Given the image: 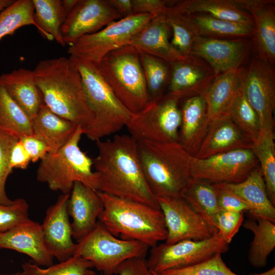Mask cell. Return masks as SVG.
I'll use <instances>...</instances> for the list:
<instances>
[{
    "mask_svg": "<svg viewBox=\"0 0 275 275\" xmlns=\"http://www.w3.org/2000/svg\"><path fill=\"white\" fill-rule=\"evenodd\" d=\"M169 5L183 14H203L215 18L242 23L253 24L250 14L235 0H181Z\"/></svg>",
    "mask_w": 275,
    "mask_h": 275,
    "instance_id": "29",
    "label": "cell"
},
{
    "mask_svg": "<svg viewBox=\"0 0 275 275\" xmlns=\"http://www.w3.org/2000/svg\"><path fill=\"white\" fill-rule=\"evenodd\" d=\"M181 14L197 36L222 39L249 38L253 36V24L203 14Z\"/></svg>",
    "mask_w": 275,
    "mask_h": 275,
    "instance_id": "30",
    "label": "cell"
},
{
    "mask_svg": "<svg viewBox=\"0 0 275 275\" xmlns=\"http://www.w3.org/2000/svg\"><path fill=\"white\" fill-rule=\"evenodd\" d=\"M122 18L133 14L132 0H108Z\"/></svg>",
    "mask_w": 275,
    "mask_h": 275,
    "instance_id": "50",
    "label": "cell"
},
{
    "mask_svg": "<svg viewBox=\"0 0 275 275\" xmlns=\"http://www.w3.org/2000/svg\"><path fill=\"white\" fill-rule=\"evenodd\" d=\"M178 98L164 95L136 114H132L125 126L137 142L178 141L181 115Z\"/></svg>",
    "mask_w": 275,
    "mask_h": 275,
    "instance_id": "9",
    "label": "cell"
},
{
    "mask_svg": "<svg viewBox=\"0 0 275 275\" xmlns=\"http://www.w3.org/2000/svg\"><path fill=\"white\" fill-rule=\"evenodd\" d=\"M34 20L38 30L48 40H54L66 45L62 34V26L67 16L61 0H32Z\"/></svg>",
    "mask_w": 275,
    "mask_h": 275,
    "instance_id": "32",
    "label": "cell"
},
{
    "mask_svg": "<svg viewBox=\"0 0 275 275\" xmlns=\"http://www.w3.org/2000/svg\"><path fill=\"white\" fill-rule=\"evenodd\" d=\"M181 197L217 232L215 219L220 209L213 183L193 179Z\"/></svg>",
    "mask_w": 275,
    "mask_h": 275,
    "instance_id": "33",
    "label": "cell"
},
{
    "mask_svg": "<svg viewBox=\"0 0 275 275\" xmlns=\"http://www.w3.org/2000/svg\"><path fill=\"white\" fill-rule=\"evenodd\" d=\"M257 157L268 198L275 205V146L273 128L262 130L252 148Z\"/></svg>",
    "mask_w": 275,
    "mask_h": 275,
    "instance_id": "34",
    "label": "cell"
},
{
    "mask_svg": "<svg viewBox=\"0 0 275 275\" xmlns=\"http://www.w3.org/2000/svg\"><path fill=\"white\" fill-rule=\"evenodd\" d=\"M97 64L116 97L131 114L150 103L140 53L133 46L127 44L112 51Z\"/></svg>",
    "mask_w": 275,
    "mask_h": 275,
    "instance_id": "7",
    "label": "cell"
},
{
    "mask_svg": "<svg viewBox=\"0 0 275 275\" xmlns=\"http://www.w3.org/2000/svg\"><path fill=\"white\" fill-rule=\"evenodd\" d=\"M248 39L198 36L192 46L190 54L205 61L213 70L215 77L241 67L253 45Z\"/></svg>",
    "mask_w": 275,
    "mask_h": 275,
    "instance_id": "16",
    "label": "cell"
},
{
    "mask_svg": "<svg viewBox=\"0 0 275 275\" xmlns=\"http://www.w3.org/2000/svg\"><path fill=\"white\" fill-rule=\"evenodd\" d=\"M82 134L81 127L77 126L66 144L56 152L48 153L41 160L37 171L38 181L63 194L70 193L76 181L97 191V175L92 170L93 159L79 147Z\"/></svg>",
    "mask_w": 275,
    "mask_h": 275,
    "instance_id": "6",
    "label": "cell"
},
{
    "mask_svg": "<svg viewBox=\"0 0 275 275\" xmlns=\"http://www.w3.org/2000/svg\"><path fill=\"white\" fill-rule=\"evenodd\" d=\"M258 165L252 149H241L203 159L192 156L190 174L193 179L211 183H239Z\"/></svg>",
    "mask_w": 275,
    "mask_h": 275,
    "instance_id": "12",
    "label": "cell"
},
{
    "mask_svg": "<svg viewBox=\"0 0 275 275\" xmlns=\"http://www.w3.org/2000/svg\"><path fill=\"white\" fill-rule=\"evenodd\" d=\"M29 206L25 200L18 198L9 205L0 204V234L29 218Z\"/></svg>",
    "mask_w": 275,
    "mask_h": 275,
    "instance_id": "43",
    "label": "cell"
},
{
    "mask_svg": "<svg viewBox=\"0 0 275 275\" xmlns=\"http://www.w3.org/2000/svg\"><path fill=\"white\" fill-rule=\"evenodd\" d=\"M244 69L236 68L216 76L204 94L210 122L228 115L243 80Z\"/></svg>",
    "mask_w": 275,
    "mask_h": 275,
    "instance_id": "27",
    "label": "cell"
},
{
    "mask_svg": "<svg viewBox=\"0 0 275 275\" xmlns=\"http://www.w3.org/2000/svg\"><path fill=\"white\" fill-rule=\"evenodd\" d=\"M103 210L98 191L79 181L74 182L68 203L72 237L77 242L95 227Z\"/></svg>",
    "mask_w": 275,
    "mask_h": 275,
    "instance_id": "21",
    "label": "cell"
},
{
    "mask_svg": "<svg viewBox=\"0 0 275 275\" xmlns=\"http://www.w3.org/2000/svg\"><path fill=\"white\" fill-rule=\"evenodd\" d=\"M213 184L220 209L234 212L249 211L247 205L237 196L226 189L222 183Z\"/></svg>",
    "mask_w": 275,
    "mask_h": 275,
    "instance_id": "45",
    "label": "cell"
},
{
    "mask_svg": "<svg viewBox=\"0 0 275 275\" xmlns=\"http://www.w3.org/2000/svg\"><path fill=\"white\" fill-rule=\"evenodd\" d=\"M170 29L164 13L153 17L140 31L134 35L128 45L139 53L151 55L168 63L185 58L171 44L169 39Z\"/></svg>",
    "mask_w": 275,
    "mask_h": 275,
    "instance_id": "22",
    "label": "cell"
},
{
    "mask_svg": "<svg viewBox=\"0 0 275 275\" xmlns=\"http://www.w3.org/2000/svg\"><path fill=\"white\" fill-rule=\"evenodd\" d=\"M14 2V0H0V13Z\"/></svg>",
    "mask_w": 275,
    "mask_h": 275,
    "instance_id": "52",
    "label": "cell"
},
{
    "mask_svg": "<svg viewBox=\"0 0 275 275\" xmlns=\"http://www.w3.org/2000/svg\"><path fill=\"white\" fill-rule=\"evenodd\" d=\"M258 166L241 182L221 183L247 205L249 208L248 212L252 217L265 218L275 223V207L268 198Z\"/></svg>",
    "mask_w": 275,
    "mask_h": 275,
    "instance_id": "25",
    "label": "cell"
},
{
    "mask_svg": "<svg viewBox=\"0 0 275 275\" xmlns=\"http://www.w3.org/2000/svg\"><path fill=\"white\" fill-rule=\"evenodd\" d=\"M98 193L103 205L98 221L113 235L143 242L149 248L166 240L167 230L160 209Z\"/></svg>",
    "mask_w": 275,
    "mask_h": 275,
    "instance_id": "4",
    "label": "cell"
},
{
    "mask_svg": "<svg viewBox=\"0 0 275 275\" xmlns=\"http://www.w3.org/2000/svg\"><path fill=\"white\" fill-rule=\"evenodd\" d=\"M243 226L254 234L248 254L250 263L255 267L266 266L267 258L275 248V223L258 218L246 221Z\"/></svg>",
    "mask_w": 275,
    "mask_h": 275,
    "instance_id": "31",
    "label": "cell"
},
{
    "mask_svg": "<svg viewBox=\"0 0 275 275\" xmlns=\"http://www.w3.org/2000/svg\"><path fill=\"white\" fill-rule=\"evenodd\" d=\"M19 138L15 135L0 129V204L9 205L13 203L6 192V183L13 172L10 166V154L14 144Z\"/></svg>",
    "mask_w": 275,
    "mask_h": 275,
    "instance_id": "42",
    "label": "cell"
},
{
    "mask_svg": "<svg viewBox=\"0 0 275 275\" xmlns=\"http://www.w3.org/2000/svg\"><path fill=\"white\" fill-rule=\"evenodd\" d=\"M242 85L246 97L257 113L261 130L273 128L275 74L273 65L256 54L243 71Z\"/></svg>",
    "mask_w": 275,
    "mask_h": 275,
    "instance_id": "14",
    "label": "cell"
},
{
    "mask_svg": "<svg viewBox=\"0 0 275 275\" xmlns=\"http://www.w3.org/2000/svg\"><path fill=\"white\" fill-rule=\"evenodd\" d=\"M31 161L29 155L19 139L11 151L10 162L11 168L25 169Z\"/></svg>",
    "mask_w": 275,
    "mask_h": 275,
    "instance_id": "49",
    "label": "cell"
},
{
    "mask_svg": "<svg viewBox=\"0 0 275 275\" xmlns=\"http://www.w3.org/2000/svg\"><path fill=\"white\" fill-rule=\"evenodd\" d=\"M21 267L22 271L13 275H96L92 263L76 255L45 268L31 262H24Z\"/></svg>",
    "mask_w": 275,
    "mask_h": 275,
    "instance_id": "38",
    "label": "cell"
},
{
    "mask_svg": "<svg viewBox=\"0 0 275 275\" xmlns=\"http://www.w3.org/2000/svg\"><path fill=\"white\" fill-rule=\"evenodd\" d=\"M0 249L25 254L40 267L53 264V257L45 245L41 225L30 218L0 234Z\"/></svg>",
    "mask_w": 275,
    "mask_h": 275,
    "instance_id": "20",
    "label": "cell"
},
{
    "mask_svg": "<svg viewBox=\"0 0 275 275\" xmlns=\"http://www.w3.org/2000/svg\"><path fill=\"white\" fill-rule=\"evenodd\" d=\"M33 120L0 85V129L19 138L33 135Z\"/></svg>",
    "mask_w": 275,
    "mask_h": 275,
    "instance_id": "35",
    "label": "cell"
},
{
    "mask_svg": "<svg viewBox=\"0 0 275 275\" xmlns=\"http://www.w3.org/2000/svg\"><path fill=\"white\" fill-rule=\"evenodd\" d=\"M137 143L144 175L155 197H181L193 180L192 156L178 141Z\"/></svg>",
    "mask_w": 275,
    "mask_h": 275,
    "instance_id": "3",
    "label": "cell"
},
{
    "mask_svg": "<svg viewBox=\"0 0 275 275\" xmlns=\"http://www.w3.org/2000/svg\"><path fill=\"white\" fill-rule=\"evenodd\" d=\"M165 0H132L134 14H150L157 15L165 13L169 4Z\"/></svg>",
    "mask_w": 275,
    "mask_h": 275,
    "instance_id": "48",
    "label": "cell"
},
{
    "mask_svg": "<svg viewBox=\"0 0 275 275\" xmlns=\"http://www.w3.org/2000/svg\"><path fill=\"white\" fill-rule=\"evenodd\" d=\"M149 248L143 242L117 237L98 221L94 228L76 243L73 255L90 261L104 275H112L124 261L145 258Z\"/></svg>",
    "mask_w": 275,
    "mask_h": 275,
    "instance_id": "8",
    "label": "cell"
},
{
    "mask_svg": "<svg viewBox=\"0 0 275 275\" xmlns=\"http://www.w3.org/2000/svg\"><path fill=\"white\" fill-rule=\"evenodd\" d=\"M167 230L165 243L201 240L217 233L182 197L156 198Z\"/></svg>",
    "mask_w": 275,
    "mask_h": 275,
    "instance_id": "13",
    "label": "cell"
},
{
    "mask_svg": "<svg viewBox=\"0 0 275 275\" xmlns=\"http://www.w3.org/2000/svg\"><path fill=\"white\" fill-rule=\"evenodd\" d=\"M251 16L255 54L271 65L275 62V7L272 0H235Z\"/></svg>",
    "mask_w": 275,
    "mask_h": 275,
    "instance_id": "19",
    "label": "cell"
},
{
    "mask_svg": "<svg viewBox=\"0 0 275 275\" xmlns=\"http://www.w3.org/2000/svg\"><path fill=\"white\" fill-rule=\"evenodd\" d=\"M221 253L195 265L178 269L164 271L159 275H238L228 268L224 262Z\"/></svg>",
    "mask_w": 275,
    "mask_h": 275,
    "instance_id": "41",
    "label": "cell"
},
{
    "mask_svg": "<svg viewBox=\"0 0 275 275\" xmlns=\"http://www.w3.org/2000/svg\"><path fill=\"white\" fill-rule=\"evenodd\" d=\"M250 275H275V267L273 266L269 270L260 273H253Z\"/></svg>",
    "mask_w": 275,
    "mask_h": 275,
    "instance_id": "53",
    "label": "cell"
},
{
    "mask_svg": "<svg viewBox=\"0 0 275 275\" xmlns=\"http://www.w3.org/2000/svg\"><path fill=\"white\" fill-rule=\"evenodd\" d=\"M243 219V212L220 209L215 219L218 234L229 244L239 231Z\"/></svg>",
    "mask_w": 275,
    "mask_h": 275,
    "instance_id": "44",
    "label": "cell"
},
{
    "mask_svg": "<svg viewBox=\"0 0 275 275\" xmlns=\"http://www.w3.org/2000/svg\"><path fill=\"white\" fill-rule=\"evenodd\" d=\"M228 250L229 244L216 233L201 240H184L172 244H157L151 248L146 261L149 269L159 274L166 270L195 265Z\"/></svg>",
    "mask_w": 275,
    "mask_h": 275,
    "instance_id": "11",
    "label": "cell"
},
{
    "mask_svg": "<svg viewBox=\"0 0 275 275\" xmlns=\"http://www.w3.org/2000/svg\"><path fill=\"white\" fill-rule=\"evenodd\" d=\"M155 274H156V275H159L158 274H157V273H155Z\"/></svg>",
    "mask_w": 275,
    "mask_h": 275,
    "instance_id": "54",
    "label": "cell"
},
{
    "mask_svg": "<svg viewBox=\"0 0 275 275\" xmlns=\"http://www.w3.org/2000/svg\"><path fill=\"white\" fill-rule=\"evenodd\" d=\"M33 72L44 103L54 114L80 126L84 134L93 117L73 58L41 60Z\"/></svg>",
    "mask_w": 275,
    "mask_h": 275,
    "instance_id": "2",
    "label": "cell"
},
{
    "mask_svg": "<svg viewBox=\"0 0 275 275\" xmlns=\"http://www.w3.org/2000/svg\"><path fill=\"white\" fill-rule=\"evenodd\" d=\"M34 14L32 0L14 1L0 13V40L23 26L33 25L37 29Z\"/></svg>",
    "mask_w": 275,
    "mask_h": 275,
    "instance_id": "39",
    "label": "cell"
},
{
    "mask_svg": "<svg viewBox=\"0 0 275 275\" xmlns=\"http://www.w3.org/2000/svg\"><path fill=\"white\" fill-rule=\"evenodd\" d=\"M19 140L33 162L41 160L49 152L46 145L33 135L22 136Z\"/></svg>",
    "mask_w": 275,
    "mask_h": 275,
    "instance_id": "47",
    "label": "cell"
},
{
    "mask_svg": "<svg viewBox=\"0 0 275 275\" xmlns=\"http://www.w3.org/2000/svg\"><path fill=\"white\" fill-rule=\"evenodd\" d=\"M64 11L68 15L77 3L78 0H61Z\"/></svg>",
    "mask_w": 275,
    "mask_h": 275,
    "instance_id": "51",
    "label": "cell"
},
{
    "mask_svg": "<svg viewBox=\"0 0 275 275\" xmlns=\"http://www.w3.org/2000/svg\"><path fill=\"white\" fill-rule=\"evenodd\" d=\"M253 144L229 115H226L210 122L206 135L194 157L203 159L235 150L252 149Z\"/></svg>",
    "mask_w": 275,
    "mask_h": 275,
    "instance_id": "24",
    "label": "cell"
},
{
    "mask_svg": "<svg viewBox=\"0 0 275 275\" xmlns=\"http://www.w3.org/2000/svg\"><path fill=\"white\" fill-rule=\"evenodd\" d=\"M228 115L246 138L253 143L257 139L261 131L260 120L246 97L242 83L230 106Z\"/></svg>",
    "mask_w": 275,
    "mask_h": 275,
    "instance_id": "36",
    "label": "cell"
},
{
    "mask_svg": "<svg viewBox=\"0 0 275 275\" xmlns=\"http://www.w3.org/2000/svg\"><path fill=\"white\" fill-rule=\"evenodd\" d=\"M96 142L98 154L93 163L97 191L160 209L145 180L137 141L130 135L116 134L112 139Z\"/></svg>",
    "mask_w": 275,
    "mask_h": 275,
    "instance_id": "1",
    "label": "cell"
},
{
    "mask_svg": "<svg viewBox=\"0 0 275 275\" xmlns=\"http://www.w3.org/2000/svg\"><path fill=\"white\" fill-rule=\"evenodd\" d=\"M180 108L178 142L195 156L208 131L210 121L204 94L184 98Z\"/></svg>",
    "mask_w": 275,
    "mask_h": 275,
    "instance_id": "23",
    "label": "cell"
},
{
    "mask_svg": "<svg viewBox=\"0 0 275 275\" xmlns=\"http://www.w3.org/2000/svg\"><path fill=\"white\" fill-rule=\"evenodd\" d=\"M172 32V45L184 56L190 54L192 46L198 37L182 15L168 6L165 12Z\"/></svg>",
    "mask_w": 275,
    "mask_h": 275,
    "instance_id": "40",
    "label": "cell"
},
{
    "mask_svg": "<svg viewBox=\"0 0 275 275\" xmlns=\"http://www.w3.org/2000/svg\"><path fill=\"white\" fill-rule=\"evenodd\" d=\"M155 15L134 14L109 23L102 30L80 37L69 46L70 56L98 63L109 52L128 44L132 37Z\"/></svg>",
    "mask_w": 275,
    "mask_h": 275,
    "instance_id": "10",
    "label": "cell"
},
{
    "mask_svg": "<svg viewBox=\"0 0 275 275\" xmlns=\"http://www.w3.org/2000/svg\"><path fill=\"white\" fill-rule=\"evenodd\" d=\"M77 127L53 113L43 102L33 119V135L46 145L49 152H54L68 142Z\"/></svg>",
    "mask_w": 275,
    "mask_h": 275,
    "instance_id": "28",
    "label": "cell"
},
{
    "mask_svg": "<svg viewBox=\"0 0 275 275\" xmlns=\"http://www.w3.org/2000/svg\"><path fill=\"white\" fill-rule=\"evenodd\" d=\"M140 61L151 102L161 99L168 86L170 66L167 61L157 57L140 53Z\"/></svg>",
    "mask_w": 275,
    "mask_h": 275,
    "instance_id": "37",
    "label": "cell"
},
{
    "mask_svg": "<svg viewBox=\"0 0 275 275\" xmlns=\"http://www.w3.org/2000/svg\"><path fill=\"white\" fill-rule=\"evenodd\" d=\"M169 63L170 75L167 94L180 100L204 95L215 77L213 70L205 61L191 54Z\"/></svg>",
    "mask_w": 275,
    "mask_h": 275,
    "instance_id": "17",
    "label": "cell"
},
{
    "mask_svg": "<svg viewBox=\"0 0 275 275\" xmlns=\"http://www.w3.org/2000/svg\"><path fill=\"white\" fill-rule=\"evenodd\" d=\"M122 18L108 0H78L62 26L64 41L70 46L83 36L97 32Z\"/></svg>",
    "mask_w": 275,
    "mask_h": 275,
    "instance_id": "15",
    "label": "cell"
},
{
    "mask_svg": "<svg viewBox=\"0 0 275 275\" xmlns=\"http://www.w3.org/2000/svg\"><path fill=\"white\" fill-rule=\"evenodd\" d=\"M70 193L62 194L56 203L49 206L41 225L45 245L50 254L60 262L73 255L76 243L72 240L68 211Z\"/></svg>",
    "mask_w": 275,
    "mask_h": 275,
    "instance_id": "18",
    "label": "cell"
},
{
    "mask_svg": "<svg viewBox=\"0 0 275 275\" xmlns=\"http://www.w3.org/2000/svg\"><path fill=\"white\" fill-rule=\"evenodd\" d=\"M71 57L80 72L93 117L91 126L84 134L97 142L120 130L132 114L116 97L102 75L97 63Z\"/></svg>",
    "mask_w": 275,
    "mask_h": 275,
    "instance_id": "5",
    "label": "cell"
},
{
    "mask_svg": "<svg viewBox=\"0 0 275 275\" xmlns=\"http://www.w3.org/2000/svg\"><path fill=\"white\" fill-rule=\"evenodd\" d=\"M0 85L33 120L43 102L33 70L20 68L3 74Z\"/></svg>",
    "mask_w": 275,
    "mask_h": 275,
    "instance_id": "26",
    "label": "cell"
},
{
    "mask_svg": "<svg viewBox=\"0 0 275 275\" xmlns=\"http://www.w3.org/2000/svg\"><path fill=\"white\" fill-rule=\"evenodd\" d=\"M118 275H156L151 271L145 258H134L121 263L117 269Z\"/></svg>",
    "mask_w": 275,
    "mask_h": 275,
    "instance_id": "46",
    "label": "cell"
}]
</instances>
